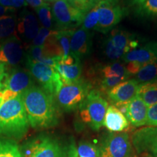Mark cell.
<instances>
[{
    "label": "cell",
    "mask_w": 157,
    "mask_h": 157,
    "mask_svg": "<svg viewBox=\"0 0 157 157\" xmlns=\"http://www.w3.org/2000/svg\"><path fill=\"white\" fill-rule=\"evenodd\" d=\"M21 95L29 124L33 128L47 129L58 124V105L54 96L35 85Z\"/></svg>",
    "instance_id": "1"
},
{
    "label": "cell",
    "mask_w": 157,
    "mask_h": 157,
    "mask_svg": "<svg viewBox=\"0 0 157 157\" xmlns=\"http://www.w3.org/2000/svg\"><path fill=\"white\" fill-rule=\"evenodd\" d=\"M29 121L21 95L5 102L0 106V135L21 137L29 130Z\"/></svg>",
    "instance_id": "2"
},
{
    "label": "cell",
    "mask_w": 157,
    "mask_h": 157,
    "mask_svg": "<svg viewBox=\"0 0 157 157\" xmlns=\"http://www.w3.org/2000/svg\"><path fill=\"white\" fill-rule=\"evenodd\" d=\"M74 143H63L50 136H40L29 141L22 151L23 157H76Z\"/></svg>",
    "instance_id": "3"
},
{
    "label": "cell",
    "mask_w": 157,
    "mask_h": 157,
    "mask_svg": "<svg viewBox=\"0 0 157 157\" xmlns=\"http://www.w3.org/2000/svg\"><path fill=\"white\" fill-rule=\"evenodd\" d=\"M108 107L109 103L101 93L91 90L79 107L82 121L93 130H99L103 126Z\"/></svg>",
    "instance_id": "4"
},
{
    "label": "cell",
    "mask_w": 157,
    "mask_h": 157,
    "mask_svg": "<svg viewBox=\"0 0 157 157\" xmlns=\"http://www.w3.org/2000/svg\"><path fill=\"white\" fill-rule=\"evenodd\" d=\"M91 85L83 80L63 84L56 96L58 106L66 111H71L79 108L85 101Z\"/></svg>",
    "instance_id": "5"
},
{
    "label": "cell",
    "mask_w": 157,
    "mask_h": 157,
    "mask_svg": "<svg viewBox=\"0 0 157 157\" xmlns=\"http://www.w3.org/2000/svg\"><path fill=\"white\" fill-rule=\"evenodd\" d=\"M98 157H131L132 144L125 132H109L104 135L98 146Z\"/></svg>",
    "instance_id": "6"
},
{
    "label": "cell",
    "mask_w": 157,
    "mask_h": 157,
    "mask_svg": "<svg viewBox=\"0 0 157 157\" xmlns=\"http://www.w3.org/2000/svg\"><path fill=\"white\" fill-rule=\"evenodd\" d=\"M25 63L33 77L40 84L41 87L56 98L63 84L59 74L54 68L42 63L25 58Z\"/></svg>",
    "instance_id": "7"
},
{
    "label": "cell",
    "mask_w": 157,
    "mask_h": 157,
    "mask_svg": "<svg viewBox=\"0 0 157 157\" xmlns=\"http://www.w3.org/2000/svg\"><path fill=\"white\" fill-rule=\"evenodd\" d=\"M52 13L58 31L69 30L82 24L86 14L72 7L68 0H57L55 2Z\"/></svg>",
    "instance_id": "8"
},
{
    "label": "cell",
    "mask_w": 157,
    "mask_h": 157,
    "mask_svg": "<svg viewBox=\"0 0 157 157\" xmlns=\"http://www.w3.org/2000/svg\"><path fill=\"white\" fill-rule=\"evenodd\" d=\"M98 23L96 30L106 33L121 21L124 10L114 0H101L96 4Z\"/></svg>",
    "instance_id": "9"
},
{
    "label": "cell",
    "mask_w": 157,
    "mask_h": 157,
    "mask_svg": "<svg viewBox=\"0 0 157 157\" xmlns=\"http://www.w3.org/2000/svg\"><path fill=\"white\" fill-rule=\"evenodd\" d=\"M132 146L138 154H148L157 157V127H142L132 133Z\"/></svg>",
    "instance_id": "10"
},
{
    "label": "cell",
    "mask_w": 157,
    "mask_h": 157,
    "mask_svg": "<svg viewBox=\"0 0 157 157\" xmlns=\"http://www.w3.org/2000/svg\"><path fill=\"white\" fill-rule=\"evenodd\" d=\"M25 58L22 42L15 35L0 42V63L15 68Z\"/></svg>",
    "instance_id": "11"
},
{
    "label": "cell",
    "mask_w": 157,
    "mask_h": 157,
    "mask_svg": "<svg viewBox=\"0 0 157 157\" xmlns=\"http://www.w3.org/2000/svg\"><path fill=\"white\" fill-rule=\"evenodd\" d=\"M34 77L29 70L15 67L7 73L3 90H8L17 95H21L34 86Z\"/></svg>",
    "instance_id": "12"
},
{
    "label": "cell",
    "mask_w": 157,
    "mask_h": 157,
    "mask_svg": "<svg viewBox=\"0 0 157 157\" xmlns=\"http://www.w3.org/2000/svg\"><path fill=\"white\" fill-rule=\"evenodd\" d=\"M16 27L19 36L25 42H33L39 30L36 17L27 10H23L21 13Z\"/></svg>",
    "instance_id": "13"
},
{
    "label": "cell",
    "mask_w": 157,
    "mask_h": 157,
    "mask_svg": "<svg viewBox=\"0 0 157 157\" xmlns=\"http://www.w3.org/2000/svg\"><path fill=\"white\" fill-rule=\"evenodd\" d=\"M92 39L90 31L83 27L74 30L70 41L71 54L81 60L90 52Z\"/></svg>",
    "instance_id": "14"
},
{
    "label": "cell",
    "mask_w": 157,
    "mask_h": 157,
    "mask_svg": "<svg viewBox=\"0 0 157 157\" xmlns=\"http://www.w3.org/2000/svg\"><path fill=\"white\" fill-rule=\"evenodd\" d=\"M138 87L137 80L124 81L108 91V97L113 103L129 102L137 95Z\"/></svg>",
    "instance_id": "15"
},
{
    "label": "cell",
    "mask_w": 157,
    "mask_h": 157,
    "mask_svg": "<svg viewBox=\"0 0 157 157\" xmlns=\"http://www.w3.org/2000/svg\"><path fill=\"white\" fill-rule=\"evenodd\" d=\"M148 105L138 95L128 103L127 119L133 127H140L146 125Z\"/></svg>",
    "instance_id": "16"
},
{
    "label": "cell",
    "mask_w": 157,
    "mask_h": 157,
    "mask_svg": "<svg viewBox=\"0 0 157 157\" xmlns=\"http://www.w3.org/2000/svg\"><path fill=\"white\" fill-rule=\"evenodd\" d=\"M103 126L106 127L109 132H121L129 129V122L127 117L115 105H111L107 109Z\"/></svg>",
    "instance_id": "17"
},
{
    "label": "cell",
    "mask_w": 157,
    "mask_h": 157,
    "mask_svg": "<svg viewBox=\"0 0 157 157\" xmlns=\"http://www.w3.org/2000/svg\"><path fill=\"white\" fill-rule=\"evenodd\" d=\"M156 49L148 45L138 49L129 51L124 56V60L127 63L135 62L143 65L148 63L157 61Z\"/></svg>",
    "instance_id": "18"
},
{
    "label": "cell",
    "mask_w": 157,
    "mask_h": 157,
    "mask_svg": "<svg viewBox=\"0 0 157 157\" xmlns=\"http://www.w3.org/2000/svg\"><path fill=\"white\" fill-rule=\"evenodd\" d=\"M109 39L117 48L124 51L125 53L136 49L139 44L138 40L135 39L133 35L119 29L111 31Z\"/></svg>",
    "instance_id": "19"
},
{
    "label": "cell",
    "mask_w": 157,
    "mask_h": 157,
    "mask_svg": "<svg viewBox=\"0 0 157 157\" xmlns=\"http://www.w3.org/2000/svg\"><path fill=\"white\" fill-rule=\"evenodd\" d=\"M59 74L63 84H69L80 79L82 75V66L80 60L73 64L66 65L58 62L55 68Z\"/></svg>",
    "instance_id": "20"
},
{
    "label": "cell",
    "mask_w": 157,
    "mask_h": 157,
    "mask_svg": "<svg viewBox=\"0 0 157 157\" xmlns=\"http://www.w3.org/2000/svg\"><path fill=\"white\" fill-rule=\"evenodd\" d=\"M25 58L35 62L42 63L54 68L61 59L60 57L51 56L43 47L34 46V45H32L29 50V52L26 55Z\"/></svg>",
    "instance_id": "21"
},
{
    "label": "cell",
    "mask_w": 157,
    "mask_h": 157,
    "mask_svg": "<svg viewBox=\"0 0 157 157\" xmlns=\"http://www.w3.org/2000/svg\"><path fill=\"white\" fill-rule=\"evenodd\" d=\"M138 95L148 107L157 103V79L139 84Z\"/></svg>",
    "instance_id": "22"
},
{
    "label": "cell",
    "mask_w": 157,
    "mask_h": 157,
    "mask_svg": "<svg viewBox=\"0 0 157 157\" xmlns=\"http://www.w3.org/2000/svg\"><path fill=\"white\" fill-rule=\"evenodd\" d=\"M16 24L17 18L14 15L0 17V42L15 35Z\"/></svg>",
    "instance_id": "23"
},
{
    "label": "cell",
    "mask_w": 157,
    "mask_h": 157,
    "mask_svg": "<svg viewBox=\"0 0 157 157\" xmlns=\"http://www.w3.org/2000/svg\"><path fill=\"white\" fill-rule=\"evenodd\" d=\"M157 61L144 64L136 74V80L138 83H145L156 79Z\"/></svg>",
    "instance_id": "24"
},
{
    "label": "cell",
    "mask_w": 157,
    "mask_h": 157,
    "mask_svg": "<svg viewBox=\"0 0 157 157\" xmlns=\"http://www.w3.org/2000/svg\"><path fill=\"white\" fill-rule=\"evenodd\" d=\"M0 157H23L22 151L15 141L0 138Z\"/></svg>",
    "instance_id": "25"
},
{
    "label": "cell",
    "mask_w": 157,
    "mask_h": 157,
    "mask_svg": "<svg viewBox=\"0 0 157 157\" xmlns=\"http://www.w3.org/2000/svg\"><path fill=\"white\" fill-rule=\"evenodd\" d=\"M57 32H58V31L52 30V29L44 28V27H41V28H39L36 36L35 37L34 41L32 42L33 45L47 48L52 43Z\"/></svg>",
    "instance_id": "26"
},
{
    "label": "cell",
    "mask_w": 157,
    "mask_h": 157,
    "mask_svg": "<svg viewBox=\"0 0 157 157\" xmlns=\"http://www.w3.org/2000/svg\"><path fill=\"white\" fill-rule=\"evenodd\" d=\"M103 77H117L123 78L124 80L127 79L129 77V74L126 69V67L119 63H113L105 66L102 70Z\"/></svg>",
    "instance_id": "27"
},
{
    "label": "cell",
    "mask_w": 157,
    "mask_h": 157,
    "mask_svg": "<svg viewBox=\"0 0 157 157\" xmlns=\"http://www.w3.org/2000/svg\"><path fill=\"white\" fill-rule=\"evenodd\" d=\"M36 12L43 27L49 29L52 28L54 20L52 9L48 4L44 3L42 6L36 9Z\"/></svg>",
    "instance_id": "28"
},
{
    "label": "cell",
    "mask_w": 157,
    "mask_h": 157,
    "mask_svg": "<svg viewBox=\"0 0 157 157\" xmlns=\"http://www.w3.org/2000/svg\"><path fill=\"white\" fill-rule=\"evenodd\" d=\"M76 157H98V148L95 144L83 142L76 147Z\"/></svg>",
    "instance_id": "29"
},
{
    "label": "cell",
    "mask_w": 157,
    "mask_h": 157,
    "mask_svg": "<svg viewBox=\"0 0 157 157\" xmlns=\"http://www.w3.org/2000/svg\"><path fill=\"white\" fill-rule=\"evenodd\" d=\"M98 23V13L96 5L92 9L86 13L84 15L83 22H82V27L86 30H96Z\"/></svg>",
    "instance_id": "30"
},
{
    "label": "cell",
    "mask_w": 157,
    "mask_h": 157,
    "mask_svg": "<svg viewBox=\"0 0 157 157\" xmlns=\"http://www.w3.org/2000/svg\"><path fill=\"white\" fill-rule=\"evenodd\" d=\"M105 53L108 58L111 60H116L124 56L125 52L121 49L117 48L110 39H108L105 45Z\"/></svg>",
    "instance_id": "31"
},
{
    "label": "cell",
    "mask_w": 157,
    "mask_h": 157,
    "mask_svg": "<svg viewBox=\"0 0 157 157\" xmlns=\"http://www.w3.org/2000/svg\"><path fill=\"white\" fill-rule=\"evenodd\" d=\"M72 7L86 13L92 9L98 2L97 0H68Z\"/></svg>",
    "instance_id": "32"
},
{
    "label": "cell",
    "mask_w": 157,
    "mask_h": 157,
    "mask_svg": "<svg viewBox=\"0 0 157 157\" xmlns=\"http://www.w3.org/2000/svg\"><path fill=\"white\" fill-rule=\"evenodd\" d=\"M139 9L144 14L157 15V0H145L139 4Z\"/></svg>",
    "instance_id": "33"
},
{
    "label": "cell",
    "mask_w": 157,
    "mask_h": 157,
    "mask_svg": "<svg viewBox=\"0 0 157 157\" xmlns=\"http://www.w3.org/2000/svg\"><path fill=\"white\" fill-rule=\"evenodd\" d=\"M122 82H124L123 78L117 77V76L103 77L101 82V88L103 91L108 92Z\"/></svg>",
    "instance_id": "34"
},
{
    "label": "cell",
    "mask_w": 157,
    "mask_h": 157,
    "mask_svg": "<svg viewBox=\"0 0 157 157\" xmlns=\"http://www.w3.org/2000/svg\"><path fill=\"white\" fill-rule=\"evenodd\" d=\"M146 126L157 127V103L148 108Z\"/></svg>",
    "instance_id": "35"
},
{
    "label": "cell",
    "mask_w": 157,
    "mask_h": 157,
    "mask_svg": "<svg viewBox=\"0 0 157 157\" xmlns=\"http://www.w3.org/2000/svg\"><path fill=\"white\" fill-rule=\"evenodd\" d=\"M0 5L11 8H19L27 5L25 0H0Z\"/></svg>",
    "instance_id": "36"
},
{
    "label": "cell",
    "mask_w": 157,
    "mask_h": 157,
    "mask_svg": "<svg viewBox=\"0 0 157 157\" xmlns=\"http://www.w3.org/2000/svg\"><path fill=\"white\" fill-rule=\"evenodd\" d=\"M143 66V64L138 63L131 62V63H128V64H127L126 67V69L129 75H131V74H137V72L140 71V69L142 68Z\"/></svg>",
    "instance_id": "37"
},
{
    "label": "cell",
    "mask_w": 157,
    "mask_h": 157,
    "mask_svg": "<svg viewBox=\"0 0 157 157\" xmlns=\"http://www.w3.org/2000/svg\"><path fill=\"white\" fill-rule=\"evenodd\" d=\"M7 66L3 63H0V91L3 90V84L7 75Z\"/></svg>",
    "instance_id": "38"
},
{
    "label": "cell",
    "mask_w": 157,
    "mask_h": 157,
    "mask_svg": "<svg viewBox=\"0 0 157 157\" xmlns=\"http://www.w3.org/2000/svg\"><path fill=\"white\" fill-rule=\"evenodd\" d=\"M128 103L129 102H126V103H114V105L117 109H118L120 111V112L123 113L124 115L126 117L127 113V109H128Z\"/></svg>",
    "instance_id": "39"
},
{
    "label": "cell",
    "mask_w": 157,
    "mask_h": 157,
    "mask_svg": "<svg viewBox=\"0 0 157 157\" xmlns=\"http://www.w3.org/2000/svg\"><path fill=\"white\" fill-rule=\"evenodd\" d=\"M15 9L11 8V7H4V6L0 5V17L4 16V15H10L11 13H15Z\"/></svg>",
    "instance_id": "40"
},
{
    "label": "cell",
    "mask_w": 157,
    "mask_h": 157,
    "mask_svg": "<svg viewBox=\"0 0 157 157\" xmlns=\"http://www.w3.org/2000/svg\"><path fill=\"white\" fill-rule=\"evenodd\" d=\"M25 2H26L27 4H29V5L35 9L38 8L39 7H40L44 4L43 0H25Z\"/></svg>",
    "instance_id": "41"
},
{
    "label": "cell",
    "mask_w": 157,
    "mask_h": 157,
    "mask_svg": "<svg viewBox=\"0 0 157 157\" xmlns=\"http://www.w3.org/2000/svg\"><path fill=\"white\" fill-rule=\"evenodd\" d=\"M2 104V91H0V106Z\"/></svg>",
    "instance_id": "42"
},
{
    "label": "cell",
    "mask_w": 157,
    "mask_h": 157,
    "mask_svg": "<svg viewBox=\"0 0 157 157\" xmlns=\"http://www.w3.org/2000/svg\"><path fill=\"white\" fill-rule=\"evenodd\" d=\"M140 155V157H154L152 156H151V155H149L148 154H141Z\"/></svg>",
    "instance_id": "43"
},
{
    "label": "cell",
    "mask_w": 157,
    "mask_h": 157,
    "mask_svg": "<svg viewBox=\"0 0 157 157\" xmlns=\"http://www.w3.org/2000/svg\"><path fill=\"white\" fill-rule=\"evenodd\" d=\"M143 2V0H134V2L137 4V5H139V4L142 3Z\"/></svg>",
    "instance_id": "44"
},
{
    "label": "cell",
    "mask_w": 157,
    "mask_h": 157,
    "mask_svg": "<svg viewBox=\"0 0 157 157\" xmlns=\"http://www.w3.org/2000/svg\"><path fill=\"white\" fill-rule=\"evenodd\" d=\"M49 1H57V0H49Z\"/></svg>",
    "instance_id": "45"
}]
</instances>
